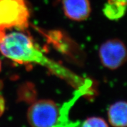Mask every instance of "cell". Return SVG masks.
<instances>
[{"mask_svg":"<svg viewBox=\"0 0 127 127\" xmlns=\"http://www.w3.org/2000/svg\"><path fill=\"white\" fill-rule=\"evenodd\" d=\"M0 52L9 59L20 64L34 63L47 68L71 86L79 89L91 87L86 80L45 55L34 43L31 37L21 32L14 31L0 36Z\"/></svg>","mask_w":127,"mask_h":127,"instance_id":"1","label":"cell"},{"mask_svg":"<svg viewBox=\"0 0 127 127\" xmlns=\"http://www.w3.org/2000/svg\"><path fill=\"white\" fill-rule=\"evenodd\" d=\"M28 123L32 127H72L74 122L64 115L62 107L50 99L35 101L29 107L27 112Z\"/></svg>","mask_w":127,"mask_h":127,"instance_id":"2","label":"cell"},{"mask_svg":"<svg viewBox=\"0 0 127 127\" xmlns=\"http://www.w3.org/2000/svg\"><path fill=\"white\" fill-rule=\"evenodd\" d=\"M28 18L24 0H0V31L27 27Z\"/></svg>","mask_w":127,"mask_h":127,"instance_id":"3","label":"cell"},{"mask_svg":"<svg viewBox=\"0 0 127 127\" xmlns=\"http://www.w3.org/2000/svg\"><path fill=\"white\" fill-rule=\"evenodd\" d=\"M99 57L103 66L116 69L127 61V48L119 39H108L100 47Z\"/></svg>","mask_w":127,"mask_h":127,"instance_id":"4","label":"cell"},{"mask_svg":"<svg viewBox=\"0 0 127 127\" xmlns=\"http://www.w3.org/2000/svg\"><path fill=\"white\" fill-rule=\"evenodd\" d=\"M62 3L65 14L71 20L81 21L91 13L89 0H62Z\"/></svg>","mask_w":127,"mask_h":127,"instance_id":"5","label":"cell"},{"mask_svg":"<svg viewBox=\"0 0 127 127\" xmlns=\"http://www.w3.org/2000/svg\"><path fill=\"white\" fill-rule=\"evenodd\" d=\"M108 121L113 127H127V102L118 101L109 107L108 111Z\"/></svg>","mask_w":127,"mask_h":127,"instance_id":"6","label":"cell"},{"mask_svg":"<svg viewBox=\"0 0 127 127\" xmlns=\"http://www.w3.org/2000/svg\"><path fill=\"white\" fill-rule=\"evenodd\" d=\"M84 127H108V125L104 119L100 117H91L87 118L86 120L82 122V124L80 125Z\"/></svg>","mask_w":127,"mask_h":127,"instance_id":"7","label":"cell"},{"mask_svg":"<svg viewBox=\"0 0 127 127\" xmlns=\"http://www.w3.org/2000/svg\"><path fill=\"white\" fill-rule=\"evenodd\" d=\"M108 2L125 8L127 7V0H108Z\"/></svg>","mask_w":127,"mask_h":127,"instance_id":"8","label":"cell"},{"mask_svg":"<svg viewBox=\"0 0 127 127\" xmlns=\"http://www.w3.org/2000/svg\"><path fill=\"white\" fill-rule=\"evenodd\" d=\"M1 61H0V71H1Z\"/></svg>","mask_w":127,"mask_h":127,"instance_id":"9","label":"cell"}]
</instances>
